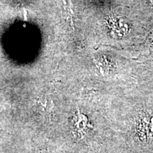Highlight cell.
<instances>
[{
	"label": "cell",
	"instance_id": "cell-1",
	"mask_svg": "<svg viewBox=\"0 0 153 153\" xmlns=\"http://www.w3.org/2000/svg\"><path fill=\"white\" fill-rule=\"evenodd\" d=\"M150 1H152V2L153 3V0H150Z\"/></svg>",
	"mask_w": 153,
	"mask_h": 153
}]
</instances>
